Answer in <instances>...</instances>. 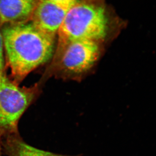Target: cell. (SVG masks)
<instances>
[{"label":"cell","mask_w":156,"mask_h":156,"mask_svg":"<svg viewBox=\"0 0 156 156\" xmlns=\"http://www.w3.org/2000/svg\"><path fill=\"white\" fill-rule=\"evenodd\" d=\"M39 0H0V26L27 23Z\"/></svg>","instance_id":"8992f818"},{"label":"cell","mask_w":156,"mask_h":156,"mask_svg":"<svg viewBox=\"0 0 156 156\" xmlns=\"http://www.w3.org/2000/svg\"><path fill=\"white\" fill-rule=\"evenodd\" d=\"M4 53L3 37L0 30V73L5 72Z\"/></svg>","instance_id":"ba28073f"},{"label":"cell","mask_w":156,"mask_h":156,"mask_svg":"<svg viewBox=\"0 0 156 156\" xmlns=\"http://www.w3.org/2000/svg\"><path fill=\"white\" fill-rule=\"evenodd\" d=\"M128 22L110 10L104 0L93 3L77 2L71 7L59 29L57 47L79 40L103 44L118 36Z\"/></svg>","instance_id":"7a4b0ae2"},{"label":"cell","mask_w":156,"mask_h":156,"mask_svg":"<svg viewBox=\"0 0 156 156\" xmlns=\"http://www.w3.org/2000/svg\"><path fill=\"white\" fill-rule=\"evenodd\" d=\"M1 31L6 60L17 84L54 55L55 38L31 22L5 26Z\"/></svg>","instance_id":"6da1fadb"},{"label":"cell","mask_w":156,"mask_h":156,"mask_svg":"<svg viewBox=\"0 0 156 156\" xmlns=\"http://www.w3.org/2000/svg\"><path fill=\"white\" fill-rule=\"evenodd\" d=\"M8 156H69L45 151L27 144L16 134L9 135L5 144Z\"/></svg>","instance_id":"52a82bcc"},{"label":"cell","mask_w":156,"mask_h":156,"mask_svg":"<svg viewBox=\"0 0 156 156\" xmlns=\"http://www.w3.org/2000/svg\"><path fill=\"white\" fill-rule=\"evenodd\" d=\"M78 0H39L30 20L44 33L54 37L65 17Z\"/></svg>","instance_id":"5b68a950"},{"label":"cell","mask_w":156,"mask_h":156,"mask_svg":"<svg viewBox=\"0 0 156 156\" xmlns=\"http://www.w3.org/2000/svg\"><path fill=\"white\" fill-rule=\"evenodd\" d=\"M0 139H1V133H0ZM0 156H1V140H0Z\"/></svg>","instance_id":"9c48e42d"},{"label":"cell","mask_w":156,"mask_h":156,"mask_svg":"<svg viewBox=\"0 0 156 156\" xmlns=\"http://www.w3.org/2000/svg\"><path fill=\"white\" fill-rule=\"evenodd\" d=\"M41 84L20 87L5 72L0 73V131L9 135L17 133L20 119L37 98Z\"/></svg>","instance_id":"277c9868"},{"label":"cell","mask_w":156,"mask_h":156,"mask_svg":"<svg viewBox=\"0 0 156 156\" xmlns=\"http://www.w3.org/2000/svg\"><path fill=\"white\" fill-rule=\"evenodd\" d=\"M102 44L79 40L57 47L46 76L55 75L65 79H78L94 67L102 52Z\"/></svg>","instance_id":"3957f363"}]
</instances>
